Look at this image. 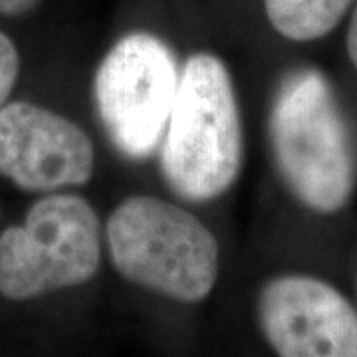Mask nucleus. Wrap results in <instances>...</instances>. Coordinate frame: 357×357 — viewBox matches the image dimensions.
<instances>
[{"label":"nucleus","instance_id":"1","mask_svg":"<svg viewBox=\"0 0 357 357\" xmlns=\"http://www.w3.org/2000/svg\"><path fill=\"white\" fill-rule=\"evenodd\" d=\"M243 167V121L225 62L192 54L161 145V171L177 197L206 203L229 191Z\"/></svg>","mask_w":357,"mask_h":357},{"label":"nucleus","instance_id":"4","mask_svg":"<svg viewBox=\"0 0 357 357\" xmlns=\"http://www.w3.org/2000/svg\"><path fill=\"white\" fill-rule=\"evenodd\" d=\"M102 260V227L79 195L46 192L0 234V294L22 302L79 286Z\"/></svg>","mask_w":357,"mask_h":357},{"label":"nucleus","instance_id":"5","mask_svg":"<svg viewBox=\"0 0 357 357\" xmlns=\"http://www.w3.org/2000/svg\"><path fill=\"white\" fill-rule=\"evenodd\" d=\"M178 66L173 50L147 32L128 34L105 54L93 96L103 129L131 161L153 153L177 98Z\"/></svg>","mask_w":357,"mask_h":357},{"label":"nucleus","instance_id":"3","mask_svg":"<svg viewBox=\"0 0 357 357\" xmlns=\"http://www.w3.org/2000/svg\"><path fill=\"white\" fill-rule=\"evenodd\" d=\"M105 234L115 270L145 290L195 304L217 282V238L183 206L129 197L107 218Z\"/></svg>","mask_w":357,"mask_h":357},{"label":"nucleus","instance_id":"9","mask_svg":"<svg viewBox=\"0 0 357 357\" xmlns=\"http://www.w3.org/2000/svg\"><path fill=\"white\" fill-rule=\"evenodd\" d=\"M20 72V58L14 42L0 32V107L6 103Z\"/></svg>","mask_w":357,"mask_h":357},{"label":"nucleus","instance_id":"2","mask_svg":"<svg viewBox=\"0 0 357 357\" xmlns=\"http://www.w3.org/2000/svg\"><path fill=\"white\" fill-rule=\"evenodd\" d=\"M270 145L282 181L310 211H342L356 187L351 135L324 74L290 72L270 109Z\"/></svg>","mask_w":357,"mask_h":357},{"label":"nucleus","instance_id":"7","mask_svg":"<svg viewBox=\"0 0 357 357\" xmlns=\"http://www.w3.org/2000/svg\"><path fill=\"white\" fill-rule=\"evenodd\" d=\"M258 319L282 357H357V312L332 284L278 276L264 284Z\"/></svg>","mask_w":357,"mask_h":357},{"label":"nucleus","instance_id":"6","mask_svg":"<svg viewBox=\"0 0 357 357\" xmlns=\"http://www.w3.org/2000/svg\"><path fill=\"white\" fill-rule=\"evenodd\" d=\"M93 145L68 117L28 102L0 107V177L26 192H54L86 185L93 173Z\"/></svg>","mask_w":357,"mask_h":357},{"label":"nucleus","instance_id":"10","mask_svg":"<svg viewBox=\"0 0 357 357\" xmlns=\"http://www.w3.org/2000/svg\"><path fill=\"white\" fill-rule=\"evenodd\" d=\"M40 0H0V14L2 16H22L34 10Z\"/></svg>","mask_w":357,"mask_h":357},{"label":"nucleus","instance_id":"11","mask_svg":"<svg viewBox=\"0 0 357 357\" xmlns=\"http://www.w3.org/2000/svg\"><path fill=\"white\" fill-rule=\"evenodd\" d=\"M347 56L357 70V6L354 10V16H351L349 28H347Z\"/></svg>","mask_w":357,"mask_h":357},{"label":"nucleus","instance_id":"8","mask_svg":"<svg viewBox=\"0 0 357 357\" xmlns=\"http://www.w3.org/2000/svg\"><path fill=\"white\" fill-rule=\"evenodd\" d=\"M354 0H264L270 24L284 38L310 42L328 36Z\"/></svg>","mask_w":357,"mask_h":357}]
</instances>
